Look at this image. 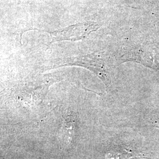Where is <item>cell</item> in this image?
Returning <instances> with one entry per match:
<instances>
[{
	"label": "cell",
	"mask_w": 159,
	"mask_h": 159,
	"mask_svg": "<svg viewBox=\"0 0 159 159\" xmlns=\"http://www.w3.org/2000/svg\"><path fill=\"white\" fill-rule=\"evenodd\" d=\"M98 23L86 21L77 23L64 29L47 32L50 34L51 42L61 41H78L87 37L91 33L99 29Z\"/></svg>",
	"instance_id": "obj_1"
},
{
	"label": "cell",
	"mask_w": 159,
	"mask_h": 159,
	"mask_svg": "<svg viewBox=\"0 0 159 159\" xmlns=\"http://www.w3.org/2000/svg\"><path fill=\"white\" fill-rule=\"evenodd\" d=\"M60 64L57 65V67L65 66H79L87 68L94 72L104 81H106L104 70L102 60H100L97 56L93 54L64 58L63 60L60 61Z\"/></svg>",
	"instance_id": "obj_2"
},
{
	"label": "cell",
	"mask_w": 159,
	"mask_h": 159,
	"mask_svg": "<svg viewBox=\"0 0 159 159\" xmlns=\"http://www.w3.org/2000/svg\"><path fill=\"white\" fill-rule=\"evenodd\" d=\"M76 120L77 116L75 114L71 112L67 114L65 117L63 121L62 126V132L65 133L66 136L73 138L74 134L76 133Z\"/></svg>",
	"instance_id": "obj_3"
}]
</instances>
